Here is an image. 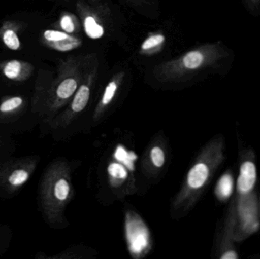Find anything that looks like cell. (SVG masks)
<instances>
[{
  "instance_id": "ac0fdd59",
  "label": "cell",
  "mask_w": 260,
  "mask_h": 259,
  "mask_svg": "<svg viewBox=\"0 0 260 259\" xmlns=\"http://www.w3.org/2000/svg\"><path fill=\"white\" fill-rule=\"evenodd\" d=\"M60 26L62 30L67 33H72L74 31L75 26L71 17L68 15H64L61 18Z\"/></svg>"
},
{
  "instance_id": "9a60e30c",
  "label": "cell",
  "mask_w": 260,
  "mask_h": 259,
  "mask_svg": "<svg viewBox=\"0 0 260 259\" xmlns=\"http://www.w3.org/2000/svg\"><path fill=\"white\" fill-rule=\"evenodd\" d=\"M203 62V55L199 51L189 52L183 58V63L186 68L194 69L200 66Z\"/></svg>"
},
{
  "instance_id": "e0dca14e",
  "label": "cell",
  "mask_w": 260,
  "mask_h": 259,
  "mask_svg": "<svg viewBox=\"0 0 260 259\" xmlns=\"http://www.w3.org/2000/svg\"><path fill=\"white\" fill-rule=\"evenodd\" d=\"M165 41V38L162 35H155L148 38L142 44V47L143 50H148L161 44Z\"/></svg>"
},
{
  "instance_id": "9c48e42d",
  "label": "cell",
  "mask_w": 260,
  "mask_h": 259,
  "mask_svg": "<svg viewBox=\"0 0 260 259\" xmlns=\"http://www.w3.org/2000/svg\"><path fill=\"white\" fill-rule=\"evenodd\" d=\"M167 162V152L165 146L160 141H157L150 146L145 161L144 168L148 174L160 173Z\"/></svg>"
},
{
  "instance_id": "7c38bea8",
  "label": "cell",
  "mask_w": 260,
  "mask_h": 259,
  "mask_svg": "<svg viewBox=\"0 0 260 259\" xmlns=\"http://www.w3.org/2000/svg\"><path fill=\"white\" fill-rule=\"evenodd\" d=\"M108 172L110 184L114 188L122 187L129 178L127 170L116 161L109 164Z\"/></svg>"
},
{
  "instance_id": "4fadbf2b",
  "label": "cell",
  "mask_w": 260,
  "mask_h": 259,
  "mask_svg": "<svg viewBox=\"0 0 260 259\" xmlns=\"http://www.w3.org/2000/svg\"><path fill=\"white\" fill-rule=\"evenodd\" d=\"M46 45L57 51L67 52L77 48L81 45L80 41L73 36H68L60 41L46 43Z\"/></svg>"
},
{
  "instance_id": "8fae6325",
  "label": "cell",
  "mask_w": 260,
  "mask_h": 259,
  "mask_svg": "<svg viewBox=\"0 0 260 259\" xmlns=\"http://www.w3.org/2000/svg\"><path fill=\"white\" fill-rule=\"evenodd\" d=\"M235 187V179L230 171L224 173L220 177L215 187V193L217 199L221 202H226L230 199Z\"/></svg>"
},
{
  "instance_id": "7a4b0ae2",
  "label": "cell",
  "mask_w": 260,
  "mask_h": 259,
  "mask_svg": "<svg viewBox=\"0 0 260 259\" xmlns=\"http://www.w3.org/2000/svg\"><path fill=\"white\" fill-rule=\"evenodd\" d=\"M74 195L71 167L63 158H57L47 167L41 177L39 201L46 220L53 228L67 225L65 211Z\"/></svg>"
},
{
  "instance_id": "ba28073f",
  "label": "cell",
  "mask_w": 260,
  "mask_h": 259,
  "mask_svg": "<svg viewBox=\"0 0 260 259\" xmlns=\"http://www.w3.org/2000/svg\"><path fill=\"white\" fill-rule=\"evenodd\" d=\"M24 24L14 20H6L0 26V40L5 46L12 51H18L21 49L19 32L22 30Z\"/></svg>"
},
{
  "instance_id": "2e32d148",
  "label": "cell",
  "mask_w": 260,
  "mask_h": 259,
  "mask_svg": "<svg viewBox=\"0 0 260 259\" xmlns=\"http://www.w3.org/2000/svg\"><path fill=\"white\" fill-rule=\"evenodd\" d=\"M11 231L7 227L0 225V256L9 247L11 240Z\"/></svg>"
},
{
  "instance_id": "8992f818",
  "label": "cell",
  "mask_w": 260,
  "mask_h": 259,
  "mask_svg": "<svg viewBox=\"0 0 260 259\" xmlns=\"http://www.w3.org/2000/svg\"><path fill=\"white\" fill-rule=\"evenodd\" d=\"M257 180V169L252 157H247L240 166L239 176L237 182L238 197L244 198L253 193Z\"/></svg>"
},
{
  "instance_id": "52a82bcc",
  "label": "cell",
  "mask_w": 260,
  "mask_h": 259,
  "mask_svg": "<svg viewBox=\"0 0 260 259\" xmlns=\"http://www.w3.org/2000/svg\"><path fill=\"white\" fill-rule=\"evenodd\" d=\"M34 70L31 63L20 59H9L0 63L2 74L12 82H26L31 77Z\"/></svg>"
},
{
  "instance_id": "277c9868",
  "label": "cell",
  "mask_w": 260,
  "mask_h": 259,
  "mask_svg": "<svg viewBox=\"0 0 260 259\" xmlns=\"http://www.w3.org/2000/svg\"><path fill=\"white\" fill-rule=\"evenodd\" d=\"M124 233L128 251L133 258H144L151 252L153 243L149 228L133 210L125 212Z\"/></svg>"
},
{
  "instance_id": "5bb4252c",
  "label": "cell",
  "mask_w": 260,
  "mask_h": 259,
  "mask_svg": "<svg viewBox=\"0 0 260 259\" xmlns=\"http://www.w3.org/2000/svg\"><path fill=\"white\" fill-rule=\"evenodd\" d=\"M85 29L87 35L92 39L100 38L104 33L103 27L98 24L92 17H88L85 19Z\"/></svg>"
},
{
  "instance_id": "6da1fadb",
  "label": "cell",
  "mask_w": 260,
  "mask_h": 259,
  "mask_svg": "<svg viewBox=\"0 0 260 259\" xmlns=\"http://www.w3.org/2000/svg\"><path fill=\"white\" fill-rule=\"evenodd\" d=\"M224 159L222 138H214L203 147L173 199L171 208L173 217H183L192 209Z\"/></svg>"
},
{
  "instance_id": "30bf717a",
  "label": "cell",
  "mask_w": 260,
  "mask_h": 259,
  "mask_svg": "<svg viewBox=\"0 0 260 259\" xmlns=\"http://www.w3.org/2000/svg\"><path fill=\"white\" fill-rule=\"evenodd\" d=\"M26 100L20 95L6 96L0 102V120L11 121L18 118L25 109Z\"/></svg>"
},
{
  "instance_id": "3957f363",
  "label": "cell",
  "mask_w": 260,
  "mask_h": 259,
  "mask_svg": "<svg viewBox=\"0 0 260 259\" xmlns=\"http://www.w3.org/2000/svg\"><path fill=\"white\" fill-rule=\"evenodd\" d=\"M39 158L37 156L14 158L0 165V190L8 194L18 193L37 170Z\"/></svg>"
},
{
  "instance_id": "5b68a950",
  "label": "cell",
  "mask_w": 260,
  "mask_h": 259,
  "mask_svg": "<svg viewBox=\"0 0 260 259\" xmlns=\"http://www.w3.org/2000/svg\"><path fill=\"white\" fill-rule=\"evenodd\" d=\"M236 214H234V240L241 241L259 230L260 220L256 194L237 198ZM233 211V210H232Z\"/></svg>"
}]
</instances>
